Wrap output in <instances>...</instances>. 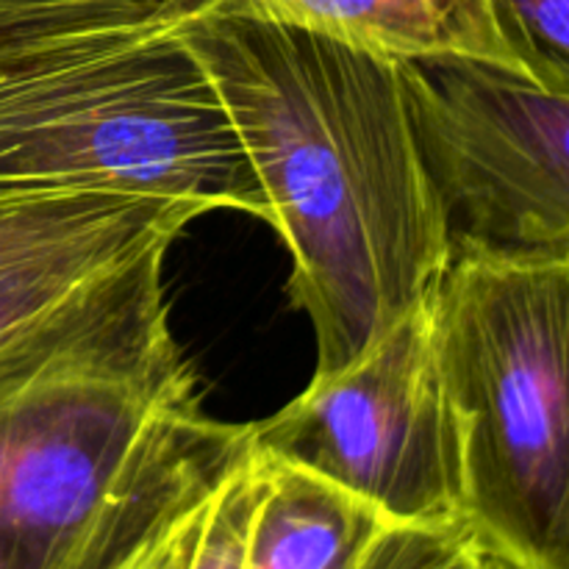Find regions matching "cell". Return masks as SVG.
I'll list each match as a JSON object with an SVG mask.
<instances>
[{
    "label": "cell",
    "instance_id": "obj_1",
    "mask_svg": "<svg viewBox=\"0 0 569 569\" xmlns=\"http://www.w3.org/2000/svg\"><path fill=\"white\" fill-rule=\"evenodd\" d=\"M292 253L317 372L353 365L422 303L453 239L400 59L214 0L183 28Z\"/></svg>",
    "mask_w": 569,
    "mask_h": 569
},
{
    "label": "cell",
    "instance_id": "obj_2",
    "mask_svg": "<svg viewBox=\"0 0 569 569\" xmlns=\"http://www.w3.org/2000/svg\"><path fill=\"white\" fill-rule=\"evenodd\" d=\"M153 244L0 348V569H122L250 453L200 406Z\"/></svg>",
    "mask_w": 569,
    "mask_h": 569
},
{
    "label": "cell",
    "instance_id": "obj_3",
    "mask_svg": "<svg viewBox=\"0 0 569 569\" xmlns=\"http://www.w3.org/2000/svg\"><path fill=\"white\" fill-rule=\"evenodd\" d=\"M211 3L0 0V194H156L272 222L183 42Z\"/></svg>",
    "mask_w": 569,
    "mask_h": 569
},
{
    "label": "cell",
    "instance_id": "obj_4",
    "mask_svg": "<svg viewBox=\"0 0 569 569\" xmlns=\"http://www.w3.org/2000/svg\"><path fill=\"white\" fill-rule=\"evenodd\" d=\"M461 522L509 569H569V244L453 242L428 300Z\"/></svg>",
    "mask_w": 569,
    "mask_h": 569
},
{
    "label": "cell",
    "instance_id": "obj_5",
    "mask_svg": "<svg viewBox=\"0 0 569 569\" xmlns=\"http://www.w3.org/2000/svg\"><path fill=\"white\" fill-rule=\"evenodd\" d=\"M253 453L356 495L389 522L465 526L459 456L428 303L353 365L253 422Z\"/></svg>",
    "mask_w": 569,
    "mask_h": 569
},
{
    "label": "cell",
    "instance_id": "obj_6",
    "mask_svg": "<svg viewBox=\"0 0 569 569\" xmlns=\"http://www.w3.org/2000/svg\"><path fill=\"white\" fill-rule=\"evenodd\" d=\"M453 242L569 244V94L465 56L400 59Z\"/></svg>",
    "mask_w": 569,
    "mask_h": 569
},
{
    "label": "cell",
    "instance_id": "obj_7",
    "mask_svg": "<svg viewBox=\"0 0 569 569\" xmlns=\"http://www.w3.org/2000/svg\"><path fill=\"white\" fill-rule=\"evenodd\" d=\"M259 459L242 569H353L387 517L298 467Z\"/></svg>",
    "mask_w": 569,
    "mask_h": 569
},
{
    "label": "cell",
    "instance_id": "obj_8",
    "mask_svg": "<svg viewBox=\"0 0 569 569\" xmlns=\"http://www.w3.org/2000/svg\"><path fill=\"white\" fill-rule=\"evenodd\" d=\"M292 26L392 59L465 56L500 64L481 0H244Z\"/></svg>",
    "mask_w": 569,
    "mask_h": 569
},
{
    "label": "cell",
    "instance_id": "obj_9",
    "mask_svg": "<svg viewBox=\"0 0 569 569\" xmlns=\"http://www.w3.org/2000/svg\"><path fill=\"white\" fill-rule=\"evenodd\" d=\"M181 198L128 192L0 194V264L133 231H178L206 214Z\"/></svg>",
    "mask_w": 569,
    "mask_h": 569
},
{
    "label": "cell",
    "instance_id": "obj_10",
    "mask_svg": "<svg viewBox=\"0 0 569 569\" xmlns=\"http://www.w3.org/2000/svg\"><path fill=\"white\" fill-rule=\"evenodd\" d=\"M178 231H133L89 239L70 248L0 264V348L64 303L109 267L153 248L172 244Z\"/></svg>",
    "mask_w": 569,
    "mask_h": 569
},
{
    "label": "cell",
    "instance_id": "obj_11",
    "mask_svg": "<svg viewBox=\"0 0 569 569\" xmlns=\"http://www.w3.org/2000/svg\"><path fill=\"white\" fill-rule=\"evenodd\" d=\"M503 70L569 94V0H481Z\"/></svg>",
    "mask_w": 569,
    "mask_h": 569
},
{
    "label": "cell",
    "instance_id": "obj_12",
    "mask_svg": "<svg viewBox=\"0 0 569 569\" xmlns=\"http://www.w3.org/2000/svg\"><path fill=\"white\" fill-rule=\"evenodd\" d=\"M489 559L467 526L389 522L353 569H483Z\"/></svg>",
    "mask_w": 569,
    "mask_h": 569
},
{
    "label": "cell",
    "instance_id": "obj_13",
    "mask_svg": "<svg viewBox=\"0 0 569 569\" xmlns=\"http://www.w3.org/2000/svg\"><path fill=\"white\" fill-rule=\"evenodd\" d=\"M259 489V459L250 453L203 503L189 569H242L244 533Z\"/></svg>",
    "mask_w": 569,
    "mask_h": 569
},
{
    "label": "cell",
    "instance_id": "obj_14",
    "mask_svg": "<svg viewBox=\"0 0 569 569\" xmlns=\"http://www.w3.org/2000/svg\"><path fill=\"white\" fill-rule=\"evenodd\" d=\"M203 503L194 506L189 515H183L181 520L172 522L167 531H161L159 537L131 561V565L122 569H189L194 539H198L200 515H203Z\"/></svg>",
    "mask_w": 569,
    "mask_h": 569
},
{
    "label": "cell",
    "instance_id": "obj_15",
    "mask_svg": "<svg viewBox=\"0 0 569 569\" xmlns=\"http://www.w3.org/2000/svg\"><path fill=\"white\" fill-rule=\"evenodd\" d=\"M483 569H509V567H503V565H500V561L489 559V561H487V567H483Z\"/></svg>",
    "mask_w": 569,
    "mask_h": 569
}]
</instances>
